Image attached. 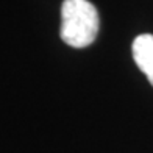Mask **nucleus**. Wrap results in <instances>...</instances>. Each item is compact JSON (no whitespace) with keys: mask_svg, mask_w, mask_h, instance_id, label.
Wrapping results in <instances>:
<instances>
[{"mask_svg":"<svg viewBox=\"0 0 153 153\" xmlns=\"http://www.w3.org/2000/svg\"><path fill=\"white\" fill-rule=\"evenodd\" d=\"M133 59L153 86V34H139L131 45Z\"/></svg>","mask_w":153,"mask_h":153,"instance_id":"nucleus-2","label":"nucleus"},{"mask_svg":"<svg viewBox=\"0 0 153 153\" xmlns=\"http://www.w3.org/2000/svg\"><path fill=\"white\" fill-rule=\"evenodd\" d=\"M100 19L95 6L89 0H64L61 6L62 42L74 48L91 45L99 33Z\"/></svg>","mask_w":153,"mask_h":153,"instance_id":"nucleus-1","label":"nucleus"}]
</instances>
